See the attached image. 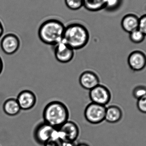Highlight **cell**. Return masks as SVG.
<instances>
[{"label":"cell","instance_id":"obj_1","mask_svg":"<svg viewBox=\"0 0 146 146\" xmlns=\"http://www.w3.org/2000/svg\"><path fill=\"white\" fill-rule=\"evenodd\" d=\"M65 28L63 23L57 20H48L39 27L38 37L44 44L54 46L63 39Z\"/></svg>","mask_w":146,"mask_h":146},{"label":"cell","instance_id":"obj_2","mask_svg":"<svg viewBox=\"0 0 146 146\" xmlns=\"http://www.w3.org/2000/svg\"><path fill=\"white\" fill-rule=\"evenodd\" d=\"M44 121L55 128H59L69 119V111L62 102L54 100L46 105L43 111Z\"/></svg>","mask_w":146,"mask_h":146},{"label":"cell","instance_id":"obj_3","mask_svg":"<svg viewBox=\"0 0 146 146\" xmlns=\"http://www.w3.org/2000/svg\"><path fill=\"white\" fill-rule=\"evenodd\" d=\"M89 40V32L82 25L74 23L65 28L62 41L74 50L83 48L88 44Z\"/></svg>","mask_w":146,"mask_h":146},{"label":"cell","instance_id":"obj_4","mask_svg":"<svg viewBox=\"0 0 146 146\" xmlns=\"http://www.w3.org/2000/svg\"><path fill=\"white\" fill-rule=\"evenodd\" d=\"M106 106L90 103L86 106L84 115L87 121L92 124H98L105 121Z\"/></svg>","mask_w":146,"mask_h":146},{"label":"cell","instance_id":"obj_5","mask_svg":"<svg viewBox=\"0 0 146 146\" xmlns=\"http://www.w3.org/2000/svg\"><path fill=\"white\" fill-rule=\"evenodd\" d=\"M89 97L92 103L106 106L111 100V94L106 86L100 84L89 91Z\"/></svg>","mask_w":146,"mask_h":146},{"label":"cell","instance_id":"obj_6","mask_svg":"<svg viewBox=\"0 0 146 146\" xmlns=\"http://www.w3.org/2000/svg\"><path fill=\"white\" fill-rule=\"evenodd\" d=\"M53 47L55 58L60 63H68L74 56V50L62 40Z\"/></svg>","mask_w":146,"mask_h":146},{"label":"cell","instance_id":"obj_7","mask_svg":"<svg viewBox=\"0 0 146 146\" xmlns=\"http://www.w3.org/2000/svg\"><path fill=\"white\" fill-rule=\"evenodd\" d=\"M54 128L44 121L38 123L33 132L35 141L40 145H44L50 139L51 133Z\"/></svg>","mask_w":146,"mask_h":146},{"label":"cell","instance_id":"obj_8","mask_svg":"<svg viewBox=\"0 0 146 146\" xmlns=\"http://www.w3.org/2000/svg\"><path fill=\"white\" fill-rule=\"evenodd\" d=\"M20 46L19 38L14 33L6 34L1 40V48L6 54H13L19 50Z\"/></svg>","mask_w":146,"mask_h":146},{"label":"cell","instance_id":"obj_9","mask_svg":"<svg viewBox=\"0 0 146 146\" xmlns=\"http://www.w3.org/2000/svg\"><path fill=\"white\" fill-rule=\"evenodd\" d=\"M127 62L134 72L143 71L146 68V54L141 50H134L129 55Z\"/></svg>","mask_w":146,"mask_h":146},{"label":"cell","instance_id":"obj_10","mask_svg":"<svg viewBox=\"0 0 146 146\" xmlns=\"http://www.w3.org/2000/svg\"><path fill=\"white\" fill-rule=\"evenodd\" d=\"M16 100L21 110L25 111L32 109L37 102L36 94L32 91L29 90L21 92L18 94Z\"/></svg>","mask_w":146,"mask_h":146},{"label":"cell","instance_id":"obj_11","mask_svg":"<svg viewBox=\"0 0 146 146\" xmlns=\"http://www.w3.org/2000/svg\"><path fill=\"white\" fill-rule=\"evenodd\" d=\"M79 81L82 88L89 91L100 84L98 76L92 71H86L82 73Z\"/></svg>","mask_w":146,"mask_h":146},{"label":"cell","instance_id":"obj_12","mask_svg":"<svg viewBox=\"0 0 146 146\" xmlns=\"http://www.w3.org/2000/svg\"><path fill=\"white\" fill-rule=\"evenodd\" d=\"M59 128L64 133L66 141L75 142L80 135V129L78 125L72 121L68 120Z\"/></svg>","mask_w":146,"mask_h":146},{"label":"cell","instance_id":"obj_13","mask_svg":"<svg viewBox=\"0 0 146 146\" xmlns=\"http://www.w3.org/2000/svg\"><path fill=\"white\" fill-rule=\"evenodd\" d=\"M123 112L121 109L116 105L106 107L105 121L111 124H115L121 120Z\"/></svg>","mask_w":146,"mask_h":146},{"label":"cell","instance_id":"obj_14","mask_svg":"<svg viewBox=\"0 0 146 146\" xmlns=\"http://www.w3.org/2000/svg\"><path fill=\"white\" fill-rule=\"evenodd\" d=\"M139 18L135 14H129L123 18L121 22L122 27L126 32L130 33L139 29Z\"/></svg>","mask_w":146,"mask_h":146},{"label":"cell","instance_id":"obj_15","mask_svg":"<svg viewBox=\"0 0 146 146\" xmlns=\"http://www.w3.org/2000/svg\"><path fill=\"white\" fill-rule=\"evenodd\" d=\"M3 109L5 114L11 116L17 115L21 110L17 100L14 98L8 99L5 101Z\"/></svg>","mask_w":146,"mask_h":146},{"label":"cell","instance_id":"obj_16","mask_svg":"<svg viewBox=\"0 0 146 146\" xmlns=\"http://www.w3.org/2000/svg\"><path fill=\"white\" fill-rule=\"evenodd\" d=\"M83 7L89 11L96 12L105 8L106 0H83Z\"/></svg>","mask_w":146,"mask_h":146},{"label":"cell","instance_id":"obj_17","mask_svg":"<svg viewBox=\"0 0 146 146\" xmlns=\"http://www.w3.org/2000/svg\"><path fill=\"white\" fill-rule=\"evenodd\" d=\"M146 36L139 29L129 33L130 41L133 43L140 44L145 40Z\"/></svg>","mask_w":146,"mask_h":146},{"label":"cell","instance_id":"obj_18","mask_svg":"<svg viewBox=\"0 0 146 146\" xmlns=\"http://www.w3.org/2000/svg\"><path fill=\"white\" fill-rule=\"evenodd\" d=\"M67 7L71 10L80 9L84 5L83 0H65Z\"/></svg>","mask_w":146,"mask_h":146},{"label":"cell","instance_id":"obj_19","mask_svg":"<svg viewBox=\"0 0 146 146\" xmlns=\"http://www.w3.org/2000/svg\"><path fill=\"white\" fill-rule=\"evenodd\" d=\"M133 96L138 100L146 94V86L144 85H139L135 87L133 89Z\"/></svg>","mask_w":146,"mask_h":146},{"label":"cell","instance_id":"obj_20","mask_svg":"<svg viewBox=\"0 0 146 146\" xmlns=\"http://www.w3.org/2000/svg\"><path fill=\"white\" fill-rule=\"evenodd\" d=\"M137 106L141 112L146 114V94L137 100Z\"/></svg>","mask_w":146,"mask_h":146},{"label":"cell","instance_id":"obj_21","mask_svg":"<svg viewBox=\"0 0 146 146\" xmlns=\"http://www.w3.org/2000/svg\"><path fill=\"white\" fill-rule=\"evenodd\" d=\"M121 0H106L105 7L109 10H113L120 5Z\"/></svg>","mask_w":146,"mask_h":146},{"label":"cell","instance_id":"obj_22","mask_svg":"<svg viewBox=\"0 0 146 146\" xmlns=\"http://www.w3.org/2000/svg\"><path fill=\"white\" fill-rule=\"evenodd\" d=\"M139 29L146 36V14L139 18Z\"/></svg>","mask_w":146,"mask_h":146},{"label":"cell","instance_id":"obj_23","mask_svg":"<svg viewBox=\"0 0 146 146\" xmlns=\"http://www.w3.org/2000/svg\"><path fill=\"white\" fill-rule=\"evenodd\" d=\"M62 141L50 139L43 146H61Z\"/></svg>","mask_w":146,"mask_h":146},{"label":"cell","instance_id":"obj_24","mask_svg":"<svg viewBox=\"0 0 146 146\" xmlns=\"http://www.w3.org/2000/svg\"><path fill=\"white\" fill-rule=\"evenodd\" d=\"M76 144L75 142L70 141H62L61 146H76Z\"/></svg>","mask_w":146,"mask_h":146},{"label":"cell","instance_id":"obj_25","mask_svg":"<svg viewBox=\"0 0 146 146\" xmlns=\"http://www.w3.org/2000/svg\"><path fill=\"white\" fill-rule=\"evenodd\" d=\"M4 33V27L1 21H0V38L1 37Z\"/></svg>","mask_w":146,"mask_h":146},{"label":"cell","instance_id":"obj_26","mask_svg":"<svg viewBox=\"0 0 146 146\" xmlns=\"http://www.w3.org/2000/svg\"><path fill=\"white\" fill-rule=\"evenodd\" d=\"M3 68V62L1 57L0 56V75L2 72Z\"/></svg>","mask_w":146,"mask_h":146},{"label":"cell","instance_id":"obj_27","mask_svg":"<svg viewBox=\"0 0 146 146\" xmlns=\"http://www.w3.org/2000/svg\"><path fill=\"white\" fill-rule=\"evenodd\" d=\"M76 146H90L89 145L85 143H80L76 144Z\"/></svg>","mask_w":146,"mask_h":146}]
</instances>
